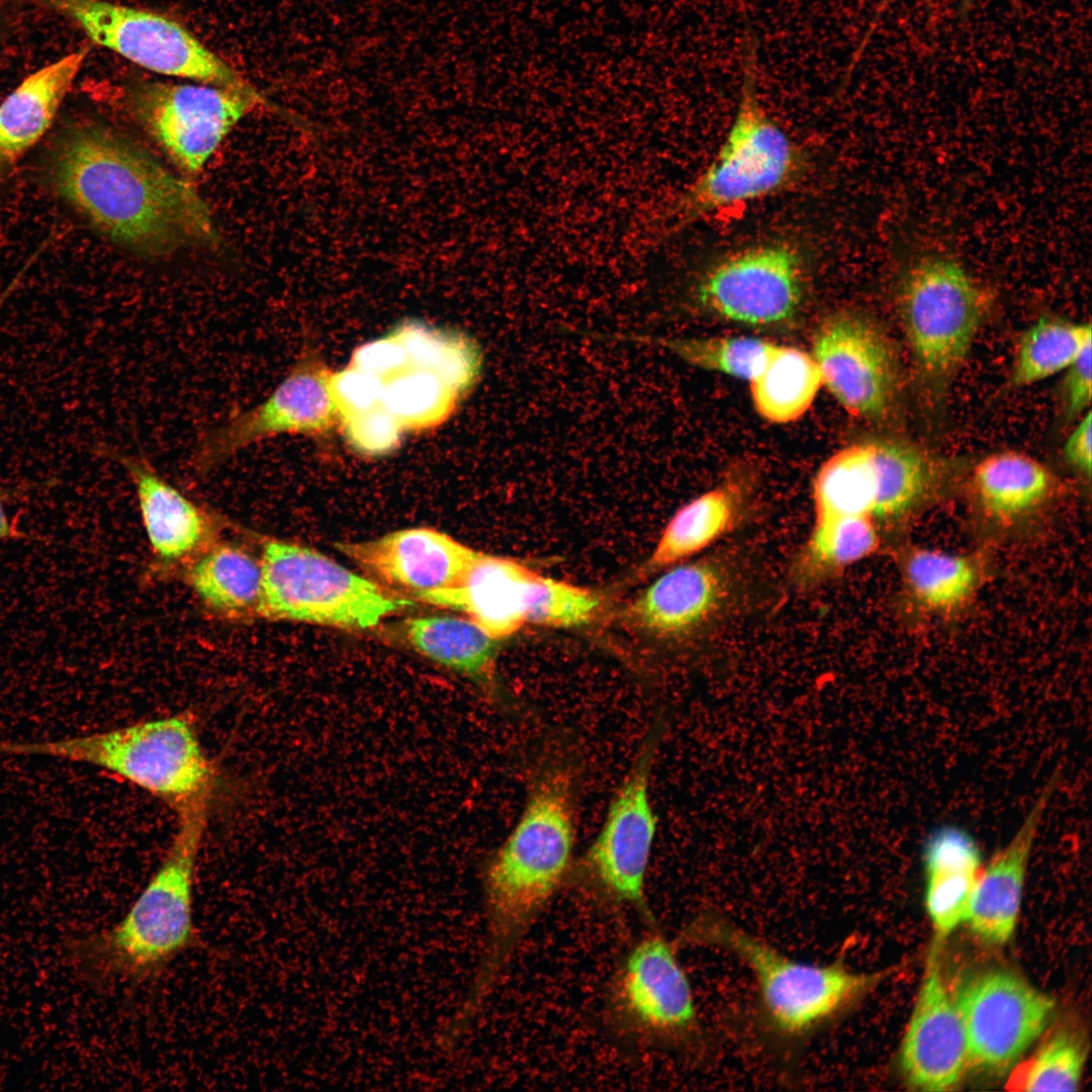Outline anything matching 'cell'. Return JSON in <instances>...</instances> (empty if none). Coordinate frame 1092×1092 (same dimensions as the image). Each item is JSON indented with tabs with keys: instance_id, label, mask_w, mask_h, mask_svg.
Wrapping results in <instances>:
<instances>
[{
	"instance_id": "obj_1",
	"label": "cell",
	"mask_w": 1092,
	"mask_h": 1092,
	"mask_svg": "<svg viewBox=\"0 0 1092 1092\" xmlns=\"http://www.w3.org/2000/svg\"><path fill=\"white\" fill-rule=\"evenodd\" d=\"M58 193L113 242L147 256L211 247L218 232L196 188L121 132L69 129L52 164Z\"/></svg>"
},
{
	"instance_id": "obj_2",
	"label": "cell",
	"mask_w": 1092,
	"mask_h": 1092,
	"mask_svg": "<svg viewBox=\"0 0 1092 1092\" xmlns=\"http://www.w3.org/2000/svg\"><path fill=\"white\" fill-rule=\"evenodd\" d=\"M574 779L563 764L535 778L520 819L483 870L485 941L475 975L496 984L572 870Z\"/></svg>"
},
{
	"instance_id": "obj_3",
	"label": "cell",
	"mask_w": 1092,
	"mask_h": 1092,
	"mask_svg": "<svg viewBox=\"0 0 1092 1092\" xmlns=\"http://www.w3.org/2000/svg\"><path fill=\"white\" fill-rule=\"evenodd\" d=\"M209 808L204 804L176 813L177 830L166 855L119 921L69 942L67 953L83 978L136 987L160 978L180 954L203 947L193 898Z\"/></svg>"
},
{
	"instance_id": "obj_4",
	"label": "cell",
	"mask_w": 1092,
	"mask_h": 1092,
	"mask_svg": "<svg viewBox=\"0 0 1092 1092\" xmlns=\"http://www.w3.org/2000/svg\"><path fill=\"white\" fill-rule=\"evenodd\" d=\"M674 942L718 948L742 963L754 980V1023L785 1050L840 1020L885 977L850 970L841 959L822 965L795 960L712 908L695 915Z\"/></svg>"
},
{
	"instance_id": "obj_5",
	"label": "cell",
	"mask_w": 1092,
	"mask_h": 1092,
	"mask_svg": "<svg viewBox=\"0 0 1092 1092\" xmlns=\"http://www.w3.org/2000/svg\"><path fill=\"white\" fill-rule=\"evenodd\" d=\"M0 754L94 765L157 797L176 813L210 804L216 786L215 768L185 713L59 740L0 741Z\"/></svg>"
},
{
	"instance_id": "obj_6",
	"label": "cell",
	"mask_w": 1092,
	"mask_h": 1092,
	"mask_svg": "<svg viewBox=\"0 0 1092 1092\" xmlns=\"http://www.w3.org/2000/svg\"><path fill=\"white\" fill-rule=\"evenodd\" d=\"M757 39L745 38L742 82L732 123L711 163L686 188L677 203L689 221L771 195L801 170L791 138L768 114L756 90Z\"/></svg>"
},
{
	"instance_id": "obj_7",
	"label": "cell",
	"mask_w": 1092,
	"mask_h": 1092,
	"mask_svg": "<svg viewBox=\"0 0 1092 1092\" xmlns=\"http://www.w3.org/2000/svg\"><path fill=\"white\" fill-rule=\"evenodd\" d=\"M260 560L259 618L363 630L412 604L301 544L266 539Z\"/></svg>"
},
{
	"instance_id": "obj_8",
	"label": "cell",
	"mask_w": 1092,
	"mask_h": 1092,
	"mask_svg": "<svg viewBox=\"0 0 1092 1092\" xmlns=\"http://www.w3.org/2000/svg\"><path fill=\"white\" fill-rule=\"evenodd\" d=\"M604 1018L617 1038L642 1048L694 1049L702 1036L690 980L676 944L658 925L642 936L618 964L608 984Z\"/></svg>"
},
{
	"instance_id": "obj_9",
	"label": "cell",
	"mask_w": 1092,
	"mask_h": 1092,
	"mask_svg": "<svg viewBox=\"0 0 1092 1092\" xmlns=\"http://www.w3.org/2000/svg\"><path fill=\"white\" fill-rule=\"evenodd\" d=\"M71 18L95 43L149 71L266 98L191 31L158 12L108 0H34Z\"/></svg>"
},
{
	"instance_id": "obj_10",
	"label": "cell",
	"mask_w": 1092,
	"mask_h": 1092,
	"mask_svg": "<svg viewBox=\"0 0 1092 1092\" xmlns=\"http://www.w3.org/2000/svg\"><path fill=\"white\" fill-rule=\"evenodd\" d=\"M655 736L645 738L599 834L574 870L576 887L587 900L612 911L631 910L646 927L656 924L645 893L656 831L649 798Z\"/></svg>"
},
{
	"instance_id": "obj_11",
	"label": "cell",
	"mask_w": 1092,
	"mask_h": 1092,
	"mask_svg": "<svg viewBox=\"0 0 1092 1092\" xmlns=\"http://www.w3.org/2000/svg\"><path fill=\"white\" fill-rule=\"evenodd\" d=\"M988 297L953 258L926 254L902 275L898 305L907 341L930 378L951 376L967 357L983 320Z\"/></svg>"
},
{
	"instance_id": "obj_12",
	"label": "cell",
	"mask_w": 1092,
	"mask_h": 1092,
	"mask_svg": "<svg viewBox=\"0 0 1092 1092\" xmlns=\"http://www.w3.org/2000/svg\"><path fill=\"white\" fill-rule=\"evenodd\" d=\"M330 372L315 350L304 347L266 398L250 407L234 408L200 433L191 455L194 469L208 472L240 451L280 435L329 434L340 425L329 389Z\"/></svg>"
},
{
	"instance_id": "obj_13",
	"label": "cell",
	"mask_w": 1092,
	"mask_h": 1092,
	"mask_svg": "<svg viewBox=\"0 0 1092 1092\" xmlns=\"http://www.w3.org/2000/svg\"><path fill=\"white\" fill-rule=\"evenodd\" d=\"M260 104L243 92L209 84L143 82L129 92L139 122L191 175L204 168L233 127Z\"/></svg>"
},
{
	"instance_id": "obj_14",
	"label": "cell",
	"mask_w": 1092,
	"mask_h": 1092,
	"mask_svg": "<svg viewBox=\"0 0 1092 1092\" xmlns=\"http://www.w3.org/2000/svg\"><path fill=\"white\" fill-rule=\"evenodd\" d=\"M968 1045L969 1068L1000 1075L1041 1034L1056 1003L1014 972L990 969L952 995Z\"/></svg>"
},
{
	"instance_id": "obj_15",
	"label": "cell",
	"mask_w": 1092,
	"mask_h": 1092,
	"mask_svg": "<svg viewBox=\"0 0 1092 1092\" xmlns=\"http://www.w3.org/2000/svg\"><path fill=\"white\" fill-rule=\"evenodd\" d=\"M801 262L783 244H766L728 256L697 286L699 304L727 321L766 326L791 318L803 297Z\"/></svg>"
},
{
	"instance_id": "obj_16",
	"label": "cell",
	"mask_w": 1092,
	"mask_h": 1092,
	"mask_svg": "<svg viewBox=\"0 0 1092 1092\" xmlns=\"http://www.w3.org/2000/svg\"><path fill=\"white\" fill-rule=\"evenodd\" d=\"M823 385L850 415L883 418L896 390L895 358L883 334L863 316L838 311L824 318L813 339Z\"/></svg>"
},
{
	"instance_id": "obj_17",
	"label": "cell",
	"mask_w": 1092,
	"mask_h": 1092,
	"mask_svg": "<svg viewBox=\"0 0 1092 1092\" xmlns=\"http://www.w3.org/2000/svg\"><path fill=\"white\" fill-rule=\"evenodd\" d=\"M938 945L939 940L928 953L899 1053L905 1081L923 1091L952 1089L969 1068L966 1032L943 979Z\"/></svg>"
},
{
	"instance_id": "obj_18",
	"label": "cell",
	"mask_w": 1092,
	"mask_h": 1092,
	"mask_svg": "<svg viewBox=\"0 0 1092 1092\" xmlns=\"http://www.w3.org/2000/svg\"><path fill=\"white\" fill-rule=\"evenodd\" d=\"M335 547L378 580L414 598L454 585L476 550L432 528H407Z\"/></svg>"
},
{
	"instance_id": "obj_19",
	"label": "cell",
	"mask_w": 1092,
	"mask_h": 1092,
	"mask_svg": "<svg viewBox=\"0 0 1092 1092\" xmlns=\"http://www.w3.org/2000/svg\"><path fill=\"white\" fill-rule=\"evenodd\" d=\"M543 575L510 557L475 551L458 581L415 599L464 613L500 640L528 624Z\"/></svg>"
},
{
	"instance_id": "obj_20",
	"label": "cell",
	"mask_w": 1092,
	"mask_h": 1092,
	"mask_svg": "<svg viewBox=\"0 0 1092 1092\" xmlns=\"http://www.w3.org/2000/svg\"><path fill=\"white\" fill-rule=\"evenodd\" d=\"M730 571L720 560L677 563L626 609L631 623L656 637L688 636L717 618L730 596Z\"/></svg>"
},
{
	"instance_id": "obj_21",
	"label": "cell",
	"mask_w": 1092,
	"mask_h": 1092,
	"mask_svg": "<svg viewBox=\"0 0 1092 1092\" xmlns=\"http://www.w3.org/2000/svg\"><path fill=\"white\" fill-rule=\"evenodd\" d=\"M1059 780L1057 770L1011 839L982 868L965 923L985 943L1002 945L1013 935L1033 842Z\"/></svg>"
},
{
	"instance_id": "obj_22",
	"label": "cell",
	"mask_w": 1092,
	"mask_h": 1092,
	"mask_svg": "<svg viewBox=\"0 0 1092 1092\" xmlns=\"http://www.w3.org/2000/svg\"><path fill=\"white\" fill-rule=\"evenodd\" d=\"M101 453L117 462L130 478L157 557L167 562L192 559L210 545L207 513L162 476L149 460L107 447Z\"/></svg>"
},
{
	"instance_id": "obj_23",
	"label": "cell",
	"mask_w": 1092,
	"mask_h": 1092,
	"mask_svg": "<svg viewBox=\"0 0 1092 1092\" xmlns=\"http://www.w3.org/2000/svg\"><path fill=\"white\" fill-rule=\"evenodd\" d=\"M905 604L931 617L954 616L977 597L987 577V558L980 551L950 552L908 545L898 551Z\"/></svg>"
},
{
	"instance_id": "obj_24",
	"label": "cell",
	"mask_w": 1092,
	"mask_h": 1092,
	"mask_svg": "<svg viewBox=\"0 0 1092 1092\" xmlns=\"http://www.w3.org/2000/svg\"><path fill=\"white\" fill-rule=\"evenodd\" d=\"M971 485L981 521L1003 532L1019 527L1042 510L1052 496L1054 480L1037 460L1009 451L983 459L973 471Z\"/></svg>"
},
{
	"instance_id": "obj_25",
	"label": "cell",
	"mask_w": 1092,
	"mask_h": 1092,
	"mask_svg": "<svg viewBox=\"0 0 1092 1092\" xmlns=\"http://www.w3.org/2000/svg\"><path fill=\"white\" fill-rule=\"evenodd\" d=\"M923 861L925 905L936 939L965 923L983 863L979 845L964 829L947 825L927 838Z\"/></svg>"
},
{
	"instance_id": "obj_26",
	"label": "cell",
	"mask_w": 1092,
	"mask_h": 1092,
	"mask_svg": "<svg viewBox=\"0 0 1092 1092\" xmlns=\"http://www.w3.org/2000/svg\"><path fill=\"white\" fill-rule=\"evenodd\" d=\"M79 50L27 76L0 104V172L8 169L49 129L81 70Z\"/></svg>"
},
{
	"instance_id": "obj_27",
	"label": "cell",
	"mask_w": 1092,
	"mask_h": 1092,
	"mask_svg": "<svg viewBox=\"0 0 1092 1092\" xmlns=\"http://www.w3.org/2000/svg\"><path fill=\"white\" fill-rule=\"evenodd\" d=\"M186 580L211 611L228 619L259 618L260 555L234 543L210 544L191 559Z\"/></svg>"
},
{
	"instance_id": "obj_28",
	"label": "cell",
	"mask_w": 1092,
	"mask_h": 1092,
	"mask_svg": "<svg viewBox=\"0 0 1092 1092\" xmlns=\"http://www.w3.org/2000/svg\"><path fill=\"white\" fill-rule=\"evenodd\" d=\"M404 636L419 654L480 687L494 699L498 640L470 619L429 616L407 620Z\"/></svg>"
},
{
	"instance_id": "obj_29",
	"label": "cell",
	"mask_w": 1092,
	"mask_h": 1092,
	"mask_svg": "<svg viewBox=\"0 0 1092 1092\" xmlns=\"http://www.w3.org/2000/svg\"><path fill=\"white\" fill-rule=\"evenodd\" d=\"M880 544V528L870 518L814 519L808 538L790 565V580L802 590L815 588L873 555Z\"/></svg>"
},
{
	"instance_id": "obj_30",
	"label": "cell",
	"mask_w": 1092,
	"mask_h": 1092,
	"mask_svg": "<svg viewBox=\"0 0 1092 1092\" xmlns=\"http://www.w3.org/2000/svg\"><path fill=\"white\" fill-rule=\"evenodd\" d=\"M740 491L718 485L681 507L666 524L646 564L654 571L685 561L732 532L742 517Z\"/></svg>"
},
{
	"instance_id": "obj_31",
	"label": "cell",
	"mask_w": 1092,
	"mask_h": 1092,
	"mask_svg": "<svg viewBox=\"0 0 1092 1092\" xmlns=\"http://www.w3.org/2000/svg\"><path fill=\"white\" fill-rule=\"evenodd\" d=\"M879 495L878 527L911 521L931 502L939 482L931 460L919 449L897 441L875 442Z\"/></svg>"
},
{
	"instance_id": "obj_32",
	"label": "cell",
	"mask_w": 1092,
	"mask_h": 1092,
	"mask_svg": "<svg viewBox=\"0 0 1092 1092\" xmlns=\"http://www.w3.org/2000/svg\"><path fill=\"white\" fill-rule=\"evenodd\" d=\"M388 334L404 348L411 366L436 374L461 397L477 382L482 352L467 334L416 318L403 320Z\"/></svg>"
},
{
	"instance_id": "obj_33",
	"label": "cell",
	"mask_w": 1092,
	"mask_h": 1092,
	"mask_svg": "<svg viewBox=\"0 0 1092 1092\" xmlns=\"http://www.w3.org/2000/svg\"><path fill=\"white\" fill-rule=\"evenodd\" d=\"M878 494L875 442L847 446L830 456L815 476L814 519L855 516L875 522Z\"/></svg>"
},
{
	"instance_id": "obj_34",
	"label": "cell",
	"mask_w": 1092,
	"mask_h": 1092,
	"mask_svg": "<svg viewBox=\"0 0 1092 1092\" xmlns=\"http://www.w3.org/2000/svg\"><path fill=\"white\" fill-rule=\"evenodd\" d=\"M749 383L756 412L775 424L800 419L823 386L820 369L812 355L778 344L761 371Z\"/></svg>"
},
{
	"instance_id": "obj_35",
	"label": "cell",
	"mask_w": 1092,
	"mask_h": 1092,
	"mask_svg": "<svg viewBox=\"0 0 1092 1092\" xmlns=\"http://www.w3.org/2000/svg\"><path fill=\"white\" fill-rule=\"evenodd\" d=\"M1091 342L1089 323L1041 317L1020 339L1012 383L1028 386L1066 370Z\"/></svg>"
},
{
	"instance_id": "obj_36",
	"label": "cell",
	"mask_w": 1092,
	"mask_h": 1092,
	"mask_svg": "<svg viewBox=\"0 0 1092 1092\" xmlns=\"http://www.w3.org/2000/svg\"><path fill=\"white\" fill-rule=\"evenodd\" d=\"M461 398L436 374L411 365L383 381L382 404L403 432H423L441 426Z\"/></svg>"
},
{
	"instance_id": "obj_37",
	"label": "cell",
	"mask_w": 1092,
	"mask_h": 1092,
	"mask_svg": "<svg viewBox=\"0 0 1092 1092\" xmlns=\"http://www.w3.org/2000/svg\"><path fill=\"white\" fill-rule=\"evenodd\" d=\"M1086 1050L1073 1030L1059 1028L1027 1060L1017 1065L1006 1082L1011 1091H1075L1080 1084Z\"/></svg>"
},
{
	"instance_id": "obj_38",
	"label": "cell",
	"mask_w": 1092,
	"mask_h": 1092,
	"mask_svg": "<svg viewBox=\"0 0 1092 1092\" xmlns=\"http://www.w3.org/2000/svg\"><path fill=\"white\" fill-rule=\"evenodd\" d=\"M687 363L750 381L763 368L777 344L745 336L661 341Z\"/></svg>"
},
{
	"instance_id": "obj_39",
	"label": "cell",
	"mask_w": 1092,
	"mask_h": 1092,
	"mask_svg": "<svg viewBox=\"0 0 1092 1092\" xmlns=\"http://www.w3.org/2000/svg\"><path fill=\"white\" fill-rule=\"evenodd\" d=\"M602 598L597 592L543 576L529 613L528 624L571 628L590 623L599 615Z\"/></svg>"
},
{
	"instance_id": "obj_40",
	"label": "cell",
	"mask_w": 1092,
	"mask_h": 1092,
	"mask_svg": "<svg viewBox=\"0 0 1092 1092\" xmlns=\"http://www.w3.org/2000/svg\"><path fill=\"white\" fill-rule=\"evenodd\" d=\"M348 446L357 454L379 458L393 452L400 444L403 430L381 403L355 415L339 426Z\"/></svg>"
},
{
	"instance_id": "obj_41",
	"label": "cell",
	"mask_w": 1092,
	"mask_h": 1092,
	"mask_svg": "<svg viewBox=\"0 0 1092 1092\" xmlns=\"http://www.w3.org/2000/svg\"><path fill=\"white\" fill-rule=\"evenodd\" d=\"M329 389L340 423L382 402L383 382L350 365L330 372Z\"/></svg>"
},
{
	"instance_id": "obj_42",
	"label": "cell",
	"mask_w": 1092,
	"mask_h": 1092,
	"mask_svg": "<svg viewBox=\"0 0 1092 1092\" xmlns=\"http://www.w3.org/2000/svg\"><path fill=\"white\" fill-rule=\"evenodd\" d=\"M349 365L374 375L382 382L410 366L404 348L388 333L357 347Z\"/></svg>"
},
{
	"instance_id": "obj_43",
	"label": "cell",
	"mask_w": 1092,
	"mask_h": 1092,
	"mask_svg": "<svg viewBox=\"0 0 1092 1092\" xmlns=\"http://www.w3.org/2000/svg\"><path fill=\"white\" fill-rule=\"evenodd\" d=\"M1092 346L1088 345L1076 360L1066 369L1065 398L1070 415L1082 413L1091 402L1092 396Z\"/></svg>"
},
{
	"instance_id": "obj_44",
	"label": "cell",
	"mask_w": 1092,
	"mask_h": 1092,
	"mask_svg": "<svg viewBox=\"0 0 1092 1092\" xmlns=\"http://www.w3.org/2000/svg\"><path fill=\"white\" fill-rule=\"evenodd\" d=\"M1066 460L1086 477L1091 475L1092 467V416H1086L1070 434L1064 446Z\"/></svg>"
},
{
	"instance_id": "obj_45",
	"label": "cell",
	"mask_w": 1092,
	"mask_h": 1092,
	"mask_svg": "<svg viewBox=\"0 0 1092 1092\" xmlns=\"http://www.w3.org/2000/svg\"><path fill=\"white\" fill-rule=\"evenodd\" d=\"M897 0H879L878 4L876 6V9H875V11H874V13H873V15L871 17V20L869 21V25H868L866 31L863 32L862 37H861L857 48L855 49L854 53L852 54L851 60H850V62L848 64V71L847 72H851L853 70V68L855 67V65L858 64L864 50L867 49L869 42L871 41L872 36L874 35L876 29L878 28L879 23L883 19L885 13L889 10V8H891V6Z\"/></svg>"
},
{
	"instance_id": "obj_46",
	"label": "cell",
	"mask_w": 1092,
	"mask_h": 1092,
	"mask_svg": "<svg viewBox=\"0 0 1092 1092\" xmlns=\"http://www.w3.org/2000/svg\"><path fill=\"white\" fill-rule=\"evenodd\" d=\"M20 535L14 521L9 517L5 499L0 492V542L16 538Z\"/></svg>"
},
{
	"instance_id": "obj_47",
	"label": "cell",
	"mask_w": 1092,
	"mask_h": 1092,
	"mask_svg": "<svg viewBox=\"0 0 1092 1092\" xmlns=\"http://www.w3.org/2000/svg\"><path fill=\"white\" fill-rule=\"evenodd\" d=\"M976 2L977 0H959V15L962 20L968 17Z\"/></svg>"
},
{
	"instance_id": "obj_48",
	"label": "cell",
	"mask_w": 1092,
	"mask_h": 1092,
	"mask_svg": "<svg viewBox=\"0 0 1092 1092\" xmlns=\"http://www.w3.org/2000/svg\"><path fill=\"white\" fill-rule=\"evenodd\" d=\"M6 295H7V292H5L4 294H2V295L0 296V307L2 306V304H3V302H4V299H6Z\"/></svg>"
}]
</instances>
